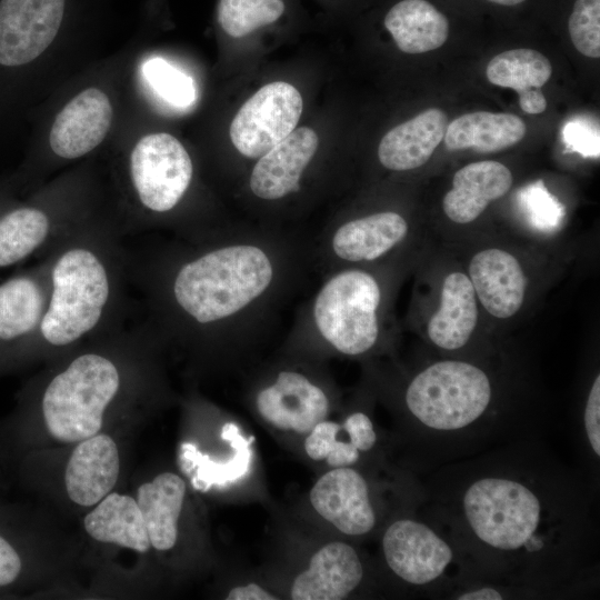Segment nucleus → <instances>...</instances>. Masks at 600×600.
<instances>
[{"instance_id": "13", "label": "nucleus", "mask_w": 600, "mask_h": 600, "mask_svg": "<svg viewBox=\"0 0 600 600\" xmlns=\"http://www.w3.org/2000/svg\"><path fill=\"white\" fill-rule=\"evenodd\" d=\"M318 146V134L311 128L294 129L258 159L249 179L251 192L266 201L280 200L298 192L303 172Z\"/></svg>"}, {"instance_id": "7", "label": "nucleus", "mask_w": 600, "mask_h": 600, "mask_svg": "<svg viewBox=\"0 0 600 600\" xmlns=\"http://www.w3.org/2000/svg\"><path fill=\"white\" fill-rule=\"evenodd\" d=\"M52 282L51 301L40 327L47 341L63 346L97 324L108 299L109 282L102 263L84 249H72L59 259Z\"/></svg>"}, {"instance_id": "36", "label": "nucleus", "mask_w": 600, "mask_h": 600, "mask_svg": "<svg viewBox=\"0 0 600 600\" xmlns=\"http://www.w3.org/2000/svg\"><path fill=\"white\" fill-rule=\"evenodd\" d=\"M228 600H274L272 593L256 583L236 587L227 596Z\"/></svg>"}, {"instance_id": "21", "label": "nucleus", "mask_w": 600, "mask_h": 600, "mask_svg": "<svg viewBox=\"0 0 600 600\" xmlns=\"http://www.w3.org/2000/svg\"><path fill=\"white\" fill-rule=\"evenodd\" d=\"M447 126L442 110L430 108L420 112L383 136L378 148L379 161L392 171L421 167L443 140Z\"/></svg>"}, {"instance_id": "32", "label": "nucleus", "mask_w": 600, "mask_h": 600, "mask_svg": "<svg viewBox=\"0 0 600 600\" xmlns=\"http://www.w3.org/2000/svg\"><path fill=\"white\" fill-rule=\"evenodd\" d=\"M567 28L574 48L586 57H600V0H573Z\"/></svg>"}, {"instance_id": "22", "label": "nucleus", "mask_w": 600, "mask_h": 600, "mask_svg": "<svg viewBox=\"0 0 600 600\" xmlns=\"http://www.w3.org/2000/svg\"><path fill=\"white\" fill-rule=\"evenodd\" d=\"M450 19L431 0H399L383 18V26L397 47L417 54L440 48L450 33Z\"/></svg>"}, {"instance_id": "24", "label": "nucleus", "mask_w": 600, "mask_h": 600, "mask_svg": "<svg viewBox=\"0 0 600 600\" xmlns=\"http://www.w3.org/2000/svg\"><path fill=\"white\" fill-rule=\"evenodd\" d=\"M486 74L492 84L513 89L526 113L538 114L546 110L541 88L550 79L552 67L539 51L526 48L503 51L490 60Z\"/></svg>"}, {"instance_id": "30", "label": "nucleus", "mask_w": 600, "mask_h": 600, "mask_svg": "<svg viewBox=\"0 0 600 600\" xmlns=\"http://www.w3.org/2000/svg\"><path fill=\"white\" fill-rule=\"evenodd\" d=\"M283 11V0H219L217 16L227 34L242 38L276 22Z\"/></svg>"}, {"instance_id": "16", "label": "nucleus", "mask_w": 600, "mask_h": 600, "mask_svg": "<svg viewBox=\"0 0 600 600\" xmlns=\"http://www.w3.org/2000/svg\"><path fill=\"white\" fill-rule=\"evenodd\" d=\"M120 472L114 440L104 433L86 438L73 449L66 468L69 498L82 507H92L114 488Z\"/></svg>"}, {"instance_id": "1", "label": "nucleus", "mask_w": 600, "mask_h": 600, "mask_svg": "<svg viewBox=\"0 0 600 600\" xmlns=\"http://www.w3.org/2000/svg\"><path fill=\"white\" fill-rule=\"evenodd\" d=\"M423 476L421 508L450 533L472 581L514 588L524 599L577 598L596 588L597 488L538 437Z\"/></svg>"}, {"instance_id": "29", "label": "nucleus", "mask_w": 600, "mask_h": 600, "mask_svg": "<svg viewBox=\"0 0 600 600\" xmlns=\"http://www.w3.org/2000/svg\"><path fill=\"white\" fill-rule=\"evenodd\" d=\"M47 216L33 208L11 211L0 220V267L13 264L31 253L46 238Z\"/></svg>"}, {"instance_id": "33", "label": "nucleus", "mask_w": 600, "mask_h": 600, "mask_svg": "<svg viewBox=\"0 0 600 600\" xmlns=\"http://www.w3.org/2000/svg\"><path fill=\"white\" fill-rule=\"evenodd\" d=\"M562 140L570 151L586 158L599 157V126L587 117H577L567 121L562 128Z\"/></svg>"}, {"instance_id": "35", "label": "nucleus", "mask_w": 600, "mask_h": 600, "mask_svg": "<svg viewBox=\"0 0 600 600\" xmlns=\"http://www.w3.org/2000/svg\"><path fill=\"white\" fill-rule=\"evenodd\" d=\"M21 559L16 549L0 536V587L12 583L21 571Z\"/></svg>"}, {"instance_id": "3", "label": "nucleus", "mask_w": 600, "mask_h": 600, "mask_svg": "<svg viewBox=\"0 0 600 600\" xmlns=\"http://www.w3.org/2000/svg\"><path fill=\"white\" fill-rule=\"evenodd\" d=\"M280 270L273 249L252 238H236L186 263L174 279L173 294L201 324L238 322L276 291Z\"/></svg>"}, {"instance_id": "26", "label": "nucleus", "mask_w": 600, "mask_h": 600, "mask_svg": "<svg viewBox=\"0 0 600 600\" xmlns=\"http://www.w3.org/2000/svg\"><path fill=\"white\" fill-rule=\"evenodd\" d=\"M526 131V123L516 114L476 111L448 123L443 139L451 151L472 149L489 153L518 143L524 138Z\"/></svg>"}, {"instance_id": "4", "label": "nucleus", "mask_w": 600, "mask_h": 600, "mask_svg": "<svg viewBox=\"0 0 600 600\" xmlns=\"http://www.w3.org/2000/svg\"><path fill=\"white\" fill-rule=\"evenodd\" d=\"M396 516L380 542L382 560L399 582L427 598L448 599L457 587L473 580L450 533L421 504Z\"/></svg>"}, {"instance_id": "34", "label": "nucleus", "mask_w": 600, "mask_h": 600, "mask_svg": "<svg viewBox=\"0 0 600 600\" xmlns=\"http://www.w3.org/2000/svg\"><path fill=\"white\" fill-rule=\"evenodd\" d=\"M449 599L456 600H503V599H524L517 589L489 582L470 581L456 588L449 596Z\"/></svg>"}, {"instance_id": "10", "label": "nucleus", "mask_w": 600, "mask_h": 600, "mask_svg": "<svg viewBox=\"0 0 600 600\" xmlns=\"http://www.w3.org/2000/svg\"><path fill=\"white\" fill-rule=\"evenodd\" d=\"M373 489L358 469L333 468L313 484L309 499L313 509L339 532L366 537L378 528L381 519Z\"/></svg>"}, {"instance_id": "9", "label": "nucleus", "mask_w": 600, "mask_h": 600, "mask_svg": "<svg viewBox=\"0 0 600 600\" xmlns=\"http://www.w3.org/2000/svg\"><path fill=\"white\" fill-rule=\"evenodd\" d=\"M131 177L141 202L152 211L171 210L192 179V161L182 143L164 132L143 137L130 158Z\"/></svg>"}, {"instance_id": "20", "label": "nucleus", "mask_w": 600, "mask_h": 600, "mask_svg": "<svg viewBox=\"0 0 600 600\" xmlns=\"http://www.w3.org/2000/svg\"><path fill=\"white\" fill-rule=\"evenodd\" d=\"M408 233V223L393 211L349 220L327 238L328 249L344 262L373 261L388 253Z\"/></svg>"}, {"instance_id": "11", "label": "nucleus", "mask_w": 600, "mask_h": 600, "mask_svg": "<svg viewBox=\"0 0 600 600\" xmlns=\"http://www.w3.org/2000/svg\"><path fill=\"white\" fill-rule=\"evenodd\" d=\"M69 0H0V64L38 58L58 36Z\"/></svg>"}, {"instance_id": "8", "label": "nucleus", "mask_w": 600, "mask_h": 600, "mask_svg": "<svg viewBox=\"0 0 600 600\" xmlns=\"http://www.w3.org/2000/svg\"><path fill=\"white\" fill-rule=\"evenodd\" d=\"M302 97L290 83L276 81L261 87L238 110L229 134L244 157L259 159L297 127Z\"/></svg>"}, {"instance_id": "2", "label": "nucleus", "mask_w": 600, "mask_h": 600, "mask_svg": "<svg viewBox=\"0 0 600 600\" xmlns=\"http://www.w3.org/2000/svg\"><path fill=\"white\" fill-rule=\"evenodd\" d=\"M402 402L416 473L538 437L540 427L502 408L491 376L466 360L428 364L409 380Z\"/></svg>"}, {"instance_id": "17", "label": "nucleus", "mask_w": 600, "mask_h": 600, "mask_svg": "<svg viewBox=\"0 0 600 600\" xmlns=\"http://www.w3.org/2000/svg\"><path fill=\"white\" fill-rule=\"evenodd\" d=\"M469 273L476 296L491 316L510 318L521 308L526 277L511 253L497 248L482 250L471 259Z\"/></svg>"}, {"instance_id": "27", "label": "nucleus", "mask_w": 600, "mask_h": 600, "mask_svg": "<svg viewBox=\"0 0 600 600\" xmlns=\"http://www.w3.org/2000/svg\"><path fill=\"white\" fill-rule=\"evenodd\" d=\"M84 529L97 541L147 552L150 540L138 507L131 496L110 492L86 516Z\"/></svg>"}, {"instance_id": "31", "label": "nucleus", "mask_w": 600, "mask_h": 600, "mask_svg": "<svg viewBox=\"0 0 600 600\" xmlns=\"http://www.w3.org/2000/svg\"><path fill=\"white\" fill-rule=\"evenodd\" d=\"M142 76L152 91L173 108L186 109L194 103L197 88L191 76L160 57L146 60Z\"/></svg>"}, {"instance_id": "37", "label": "nucleus", "mask_w": 600, "mask_h": 600, "mask_svg": "<svg viewBox=\"0 0 600 600\" xmlns=\"http://www.w3.org/2000/svg\"><path fill=\"white\" fill-rule=\"evenodd\" d=\"M480 1L492 7L514 9L520 6L526 4L530 0H480Z\"/></svg>"}, {"instance_id": "14", "label": "nucleus", "mask_w": 600, "mask_h": 600, "mask_svg": "<svg viewBox=\"0 0 600 600\" xmlns=\"http://www.w3.org/2000/svg\"><path fill=\"white\" fill-rule=\"evenodd\" d=\"M111 119L112 107L107 94L98 88H88L56 117L49 134L50 147L61 158L84 156L102 142Z\"/></svg>"}, {"instance_id": "6", "label": "nucleus", "mask_w": 600, "mask_h": 600, "mask_svg": "<svg viewBox=\"0 0 600 600\" xmlns=\"http://www.w3.org/2000/svg\"><path fill=\"white\" fill-rule=\"evenodd\" d=\"M118 388L119 373L110 360L93 353L78 357L44 391L42 413L49 433L68 443L99 433Z\"/></svg>"}, {"instance_id": "12", "label": "nucleus", "mask_w": 600, "mask_h": 600, "mask_svg": "<svg viewBox=\"0 0 600 600\" xmlns=\"http://www.w3.org/2000/svg\"><path fill=\"white\" fill-rule=\"evenodd\" d=\"M256 407L259 414L276 428L308 434L326 419L330 403L326 392L308 377L283 370L273 383L257 393Z\"/></svg>"}, {"instance_id": "23", "label": "nucleus", "mask_w": 600, "mask_h": 600, "mask_svg": "<svg viewBox=\"0 0 600 600\" xmlns=\"http://www.w3.org/2000/svg\"><path fill=\"white\" fill-rule=\"evenodd\" d=\"M476 292L469 277L451 272L443 280L440 307L428 323L431 342L444 351H457L470 340L478 321Z\"/></svg>"}, {"instance_id": "5", "label": "nucleus", "mask_w": 600, "mask_h": 600, "mask_svg": "<svg viewBox=\"0 0 600 600\" xmlns=\"http://www.w3.org/2000/svg\"><path fill=\"white\" fill-rule=\"evenodd\" d=\"M382 293L376 278L361 269L328 277L316 292L309 322L318 337L337 352L361 356L380 334L378 310Z\"/></svg>"}, {"instance_id": "18", "label": "nucleus", "mask_w": 600, "mask_h": 600, "mask_svg": "<svg viewBox=\"0 0 600 600\" xmlns=\"http://www.w3.org/2000/svg\"><path fill=\"white\" fill-rule=\"evenodd\" d=\"M372 419L363 411L350 413L342 423L318 422L307 434L304 450L314 461L332 468L354 467L378 446Z\"/></svg>"}, {"instance_id": "19", "label": "nucleus", "mask_w": 600, "mask_h": 600, "mask_svg": "<svg viewBox=\"0 0 600 600\" xmlns=\"http://www.w3.org/2000/svg\"><path fill=\"white\" fill-rule=\"evenodd\" d=\"M512 182L511 171L501 162L469 163L454 173L452 189L442 201L443 211L456 223L472 222L490 202L503 197Z\"/></svg>"}, {"instance_id": "25", "label": "nucleus", "mask_w": 600, "mask_h": 600, "mask_svg": "<svg viewBox=\"0 0 600 600\" xmlns=\"http://www.w3.org/2000/svg\"><path fill=\"white\" fill-rule=\"evenodd\" d=\"M186 494V483L173 472H162L137 490V503L141 511L151 547L167 551L178 538V520Z\"/></svg>"}, {"instance_id": "15", "label": "nucleus", "mask_w": 600, "mask_h": 600, "mask_svg": "<svg viewBox=\"0 0 600 600\" xmlns=\"http://www.w3.org/2000/svg\"><path fill=\"white\" fill-rule=\"evenodd\" d=\"M364 577V563L356 548L333 541L320 548L311 557L309 567L297 576L291 599H344L363 583Z\"/></svg>"}, {"instance_id": "28", "label": "nucleus", "mask_w": 600, "mask_h": 600, "mask_svg": "<svg viewBox=\"0 0 600 600\" xmlns=\"http://www.w3.org/2000/svg\"><path fill=\"white\" fill-rule=\"evenodd\" d=\"M42 309L37 284L14 278L0 286V339L11 340L34 328Z\"/></svg>"}]
</instances>
